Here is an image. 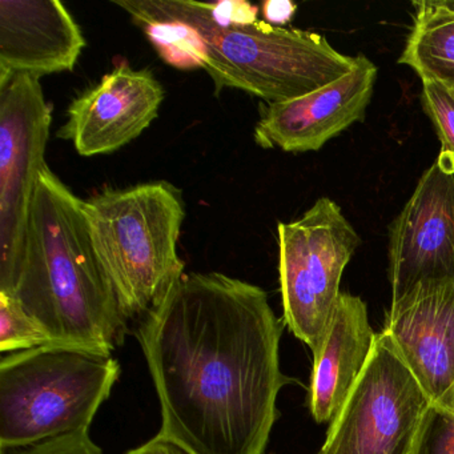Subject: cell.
I'll return each instance as SVG.
<instances>
[{"mask_svg":"<svg viewBox=\"0 0 454 454\" xmlns=\"http://www.w3.org/2000/svg\"><path fill=\"white\" fill-rule=\"evenodd\" d=\"M51 344V337L17 299L0 292V350L14 353Z\"/></svg>","mask_w":454,"mask_h":454,"instance_id":"obj_16","label":"cell"},{"mask_svg":"<svg viewBox=\"0 0 454 454\" xmlns=\"http://www.w3.org/2000/svg\"><path fill=\"white\" fill-rule=\"evenodd\" d=\"M52 107L41 79L0 82V292L12 294L25 254L26 233L51 129Z\"/></svg>","mask_w":454,"mask_h":454,"instance_id":"obj_8","label":"cell"},{"mask_svg":"<svg viewBox=\"0 0 454 454\" xmlns=\"http://www.w3.org/2000/svg\"><path fill=\"white\" fill-rule=\"evenodd\" d=\"M126 454H191L175 441L169 440L160 432L139 448L132 449Z\"/></svg>","mask_w":454,"mask_h":454,"instance_id":"obj_22","label":"cell"},{"mask_svg":"<svg viewBox=\"0 0 454 454\" xmlns=\"http://www.w3.org/2000/svg\"><path fill=\"white\" fill-rule=\"evenodd\" d=\"M163 100V86L150 70L121 63L71 102L58 137L86 158L116 153L153 124Z\"/></svg>","mask_w":454,"mask_h":454,"instance_id":"obj_11","label":"cell"},{"mask_svg":"<svg viewBox=\"0 0 454 454\" xmlns=\"http://www.w3.org/2000/svg\"><path fill=\"white\" fill-rule=\"evenodd\" d=\"M209 18L219 27H241L257 22L259 9L248 2L224 0L217 4H204Z\"/></svg>","mask_w":454,"mask_h":454,"instance_id":"obj_20","label":"cell"},{"mask_svg":"<svg viewBox=\"0 0 454 454\" xmlns=\"http://www.w3.org/2000/svg\"><path fill=\"white\" fill-rule=\"evenodd\" d=\"M430 401L387 336L329 425L317 454H413Z\"/></svg>","mask_w":454,"mask_h":454,"instance_id":"obj_7","label":"cell"},{"mask_svg":"<svg viewBox=\"0 0 454 454\" xmlns=\"http://www.w3.org/2000/svg\"><path fill=\"white\" fill-rule=\"evenodd\" d=\"M98 259L127 318L143 317L184 275L177 254L185 219L179 188L153 182L84 200Z\"/></svg>","mask_w":454,"mask_h":454,"instance_id":"obj_4","label":"cell"},{"mask_svg":"<svg viewBox=\"0 0 454 454\" xmlns=\"http://www.w3.org/2000/svg\"><path fill=\"white\" fill-rule=\"evenodd\" d=\"M137 27L184 25L200 38V68L216 94L233 89L270 105L310 94L350 73L355 57L334 50L325 36L257 20L241 27H219L204 4L193 0H116Z\"/></svg>","mask_w":454,"mask_h":454,"instance_id":"obj_3","label":"cell"},{"mask_svg":"<svg viewBox=\"0 0 454 454\" xmlns=\"http://www.w3.org/2000/svg\"><path fill=\"white\" fill-rule=\"evenodd\" d=\"M376 336L365 302L353 294H340L325 336L313 353L309 411L316 422L331 424L341 411L368 365Z\"/></svg>","mask_w":454,"mask_h":454,"instance_id":"obj_14","label":"cell"},{"mask_svg":"<svg viewBox=\"0 0 454 454\" xmlns=\"http://www.w3.org/2000/svg\"><path fill=\"white\" fill-rule=\"evenodd\" d=\"M278 275L284 323L316 353L339 301L342 273L360 246L339 204L321 198L300 219L280 223Z\"/></svg>","mask_w":454,"mask_h":454,"instance_id":"obj_6","label":"cell"},{"mask_svg":"<svg viewBox=\"0 0 454 454\" xmlns=\"http://www.w3.org/2000/svg\"><path fill=\"white\" fill-rule=\"evenodd\" d=\"M413 7V27L398 62L421 82L454 89V0H421Z\"/></svg>","mask_w":454,"mask_h":454,"instance_id":"obj_15","label":"cell"},{"mask_svg":"<svg viewBox=\"0 0 454 454\" xmlns=\"http://www.w3.org/2000/svg\"><path fill=\"white\" fill-rule=\"evenodd\" d=\"M381 332L430 405L454 416V280L417 286L393 301Z\"/></svg>","mask_w":454,"mask_h":454,"instance_id":"obj_10","label":"cell"},{"mask_svg":"<svg viewBox=\"0 0 454 454\" xmlns=\"http://www.w3.org/2000/svg\"><path fill=\"white\" fill-rule=\"evenodd\" d=\"M413 454H454V416L430 405Z\"/></svg>","mask_w":454,"mask_h":454,"instance_id":"obj_18","label":"cell"},{"mask_svg":"<svg viewBox=\"0 0 454 454\" xmlns=\"http://www.w3.org/2000/svg\"><path fill=\"white\" fill-rule=\"evenodd\" d=\"M12 297L54 344L113 355L127 321L98 259L84 200L51 169L39 172Z\"/></svg>","mask_w":454,"mask_h":454,"instance_id":"obj_2","label":"cell"},{"mask_svg":"<svg viewBox=\"0 0 454 454\" xmlns=\"http://www.w3.org/2000/svg\"><path fill=\"white\" fill-rule=\"evenodd\" d=\"M0 454H103V451L92 442L89 430H81L25 448L0 449Z\"/></svg>","mask_w":454,"mask_h":454,"instance_id":"obj_19","label":"cell"},{"mask_svg":"<svg viewBox=\"0 0 454 454\" xmlns=\"http://www.w3.org/2000/svg\"><path fill=\"white\" fill-rule=\"evenodd\" d=\"M389 278L392 302L454 280V159L442 151L390 225Z\"/></svg>","mask_w":454,"mask_h":454,"instance_id":"obj_9","label":"cell"},{"mask_svg":"<svg viewBox=\"0 0 454 454\" xmlns=\"http://www.w3.org/2000/svg\"><path fill=\"white\" fill-rule=\"evenodd\" d=\"M86 39L58 0H0V82L73 71Z\"/></svg>","mask_w":454,"mask_h":454,"instance_id":"obj_13","label":"cell"},{"mask_svg":"<svg viewBox=\"0 0 454 454\" xmlns=\"http://www.w3.org/2000/svg\"><path fill=\"white\" fill-rule=\"evenodd\" d=\"M297 6L289 0H267L262 4V18L268 25L284 27L296 14Z\"/></svg>","mask_w":454,"mask_h":454,"instance_id":"obj_21","label":"cell"},{"mask_svg":"<svg viewBox=\"0 0 454 454\" xmlns=\"http://www.w3.org/2000/svg\"><path fill=\"white\" fill-rule=\"evenodd\" d=\"M379 68L365 55L355 57L350 73L310 94L268 106L254 127V139L265 150L318 151L329 140L363 121Z\"/></svg>","mask_w":454,"mask_h":454,"instance_id":"obj_12","label":"cell"},{"mask_svg":"<svg viewBox=\"0 0 454 454\" xmlns=\"http://www.w3.org/2000/svg\"><path fill=\"white\" fill-rule=\"evenodd\" d=\"M421 100L440 137L441 151L454 159V89L438 82H422Z\"/></svg>","mask_w":454,"mask_h":454,"instance_id":"obj_17","label":"cell"},{"mask_svg":"<svg viewBox=\"0 0 454 454\" xmlns=\"http://www.w3.org/2000/svg\"><path fill=\"white\" fill-rule=\"evenodd\" d=\"M286 323L267 292L223 273H188L143 316L160 433L191 454H264L278 417Z\"/></svg>","mask_w":454,"mask_h":454,"instance_id":"obj_1","label":"cell"},{"mask_svg":"<svg viewBox=\"0 0 454 454\" xmlns=\"http://www.w3.org/2000/svg\"><path fill=\"white\" fill-rule=\"evenodd\" d=\"M121 376L113 355L51 344L0 360V449L89 430Z\"/></svg>","mask_w":454,"mask_h":454,"instance_id":"obj_5","label":"cell"}]
</instances>
